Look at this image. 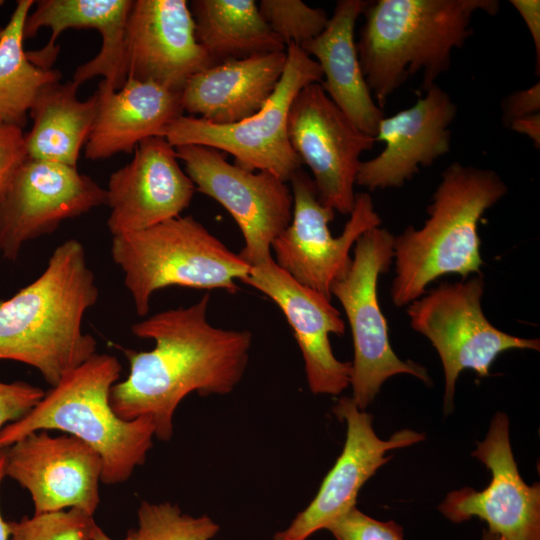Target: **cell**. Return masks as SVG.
Returning a JSON list of instances; mask_svg holds the SVG:
<instances>
[{"mask_svg": "<svg viewBox=\"0 0 540 540\" xmlns=\"http://www.w3.org/2000/svg\"><path fill=\"white\" fill-rule=\"evenodd\" d=\"M482 540H505L498 534L492 533L489 530H483Z\"/></svg>", "mask_w": 540, "mask_h": 540, "instance_id": "f35d334b", "label": "cell"}, {"mask_svg": "<svg viewBox=\"0 0 540 540\" xmlns=\"http://www.w3.org/2000/svg\"><path fill=\"white\" fill-rule=\"evenodd\" d=\"M113 261L124 274L136 312L146 316L153 293L169 286L238 290L250 266L193 216L113 236Z\"/></svg>", "mask_w": 540, "mask_h": 540, "instance_id": "8992f818", "label": "cell"}, {"mask_svg": "<svg viewBox=\"0 0 540 540\" xmlns=\"http://www.w3.org/2000/svg\"><path fill=\"white\" fill-rule=\"evenodd\" d=\"M78 87L56 80L39 89L28 113L33 124L24 137L27 157L77 167L99 107L97 92L82 101Z\"/></svg>", "mask_w": 540, "mask_h": 540, "instance_id": "d4e9b609", "label": "cell"}, {"mask_svg": "<svg viewBox=\"0 0 540 540\" xmlns=\"http://www.w3.org/2000/svg\"><path fill=\"white\" fill-rule=\"evenodd\" d=\"M329 530L336 540H404L403 529L395 521H379L354 507L332 523Z\"/></svg>", "mask_w": 540, "mask_h": 540, "instance_id": "4dcf8cb0", "label": "cell"}, {"mask_svg": "<svg viewBox=\"0 0 540 540\" xmlns=\"http://www.w3.org/2000/svg\"><path fill=\"white\" fill-rule=\"evenodd\" d=\"M505 126L519 118L540 113V83L507 95L501 104Z\"/></svg>", "mask_w": 540, "mask_h": 540, "instance_id": "836d02e7", "label": "cell"}, {"mask_svg": "<svg viewBox=\"0 0 540 540\" xmlns=\"http://www.w3.org/2000/svg\"><path fill=\"white\" fill-rule=\"evenodd\" d=\"M335 416L346 423V439L341 454L308 504L273 540H307L327 529L356 507L362 486L386 464L391 450L408 447L425 439L410 429L395 432L387 440L379 438L372 426V415L360 410L352 397L344 396L333 407Z\"/></svg>", "mask_w": 540, "mask_h": 540, "instance_id": "5bb4252c", "label": "cell"}, {"mask_svg": "<svg viewBox=\"0 0 540 540\" xmlns=\"http://www.w3.org/2000/svg\"><path fill=\"white\" fill-rule=\"evenodd\" d=\"M102 467L100 455L69 434L40 430L6 448L5 474L30 493L34 514L76 508L94 515Z\"/></svg>", "mask_w": 540, "mask_h": 540, "instance_id": "2e32d148", "label": "cell"}, {"mask_svg": "<svg viewBox=\"0 0 540 540\" xmlns=\"http://www.w3.org/2000/svg\"><path fill=\"white\" fill-rule=\"evenodd\" d=\"M508 127L517 133L528 136L537 149L540 147V113L516 119Z\"/></svg>", "mask_w": 540, "mask_h": 540, "instance_id": "d590c367", "label": "cell"}, {"mask_svg": "<svg viewBox=\"0 0 540 540\" xmlns=\"http://www.w3.org/2000/svg\"><path fill=\"white\" fill-rule=\"evenodd\" d=\"M484 287L482 274L442 282L407 305L410 326L431 342L441 360L446 414L453 409L456 382L463 370L486 377L500 353L540 350L539 339L510 335L489 322L481 306Z\"/></svg>", "mask_w": 540, "mask_h": 540, "instance_id": "9c48e42d", "label": "cell"}, {"mask_svg": "<svg viewBox=\"0 0 540 540\" xmlns=\"http://www.w3.org/2000/svg\"><path fill=\"white\" fill-rule=\"evenodd\" d=\"M189 7L197 41L214 64L286 50L253 0H193Z\"/></svg>", "mask_w": 540, "mask_h": 540, "instance_id": "484cf974", "label": "cell"}, {"mask_svg": "<svg viewBox=\"0 0 540 540\" xmlns=\"http://www.w3.org/2000/svg\"><path fill=\"white\" fill-rule=\"evenodd\" d=\"M2 30H3V28L0 27V36H1Z\"/></svg>", "mask_w": 540, "mask_h": 540, "instance_id": "ab89813d", "label": "cell"}, {"mask_svg": "<svg viewBox=\"0 0 540 540\" xmlns=\"http://www.w3.org/2000/svg\"><path fill=\"white\" fill-rule=\"evenodd\" d=\"M269 297L283 312L300 348L310 391L339 395L350 385L351 362L333 354L330 334L341 336L345 323L324 295L292 279L273 257L240 280Z\"/></svg>", "mask_w": 540, "mask_h": 540, "instance_id": "ac0fdd59", "label": "cell"}, {"mask_svg": "<svg viewBox=\"0 0 540 540\" xmlns=\"http://www.w3.org/2000/svg\"><path fill=\"white\" fill-rule=\"evenodd\" d=\"M497 0H377L363 11L356 43L362 73L380 109L412 75L425 92L448 71L451 54L473 34L472 16H494Z\"/></svg>", "mask_w": 540, "mask_h": 540, "instance_id": "3957f363", "label": "cell"}, {"mask_svg": "<svg viewBox=\"0 0 540 540\" xmlns=\"http://www.w3.org/2000/svg\"><path fill=\"white\" fill-rule=\"evenodd\" d=\"M98 296L82 243L59 244L36 280L0 300V360L30 365L56 386L96 354L82 320Z\"/></svg>", "mask_w": 540, "mask_h": 540, "instance_id": "7a4b0ae2", "label": "cell"}, {"mask_svg": "<svg viewBox=\"0 0 540 540\" xmlns=\"http://www.w3.org/2000/svg\"><path fill=\"white\" fill-rule=\"evenodd\" d=\"M94 515L71 508L8 521L9 540H92Z\"/></svg>", "mask_w": 540, "mask_h": 540, "instance_id": "f546056e", "label": "cell"}, {"mask_svg": "<svg viewBox=\"0 0 540 540\" xmlns=\"http://www.w3.org/2000/svg\"><path fill=\"white\" fill-rule=\"evenodd\" d=\"M290 144L313 175L319 200L347 215L355 203L360 155L376 140L361 131L328 97L320 83L294 98L287 120Z\"/></svg>", "mask_w": 540, "mask_h": 540, "instance_id": "7c38bea8", "label": "cell"}, {"mask_svg": "<svg viewBox=\"0 0 540 540\" xmlns=\"http://www.w3.org/2000/svg\"><path fill=\"white\" fill-rule=\"evenodd\" d=\"M6 468V448L0 449V485L5 474ZM10 537V527L9 522L4 521L1 512H0V540H9Z\"/></svg>", "mask_w": 540, "mask_h": 540, "instance_id": "8d00e7d4", "label": "cell"}, {"mask_svg": "<svg viewBox=\"0 0 540 540\" xmlns=\"http://www.w3.org/2000/svg\"><path fill=\"white\" fill-rule=\"evenodd\" d=\"M175 150L196 191L223 206L241 230L239 257L249 266L272 258L271 245L292 218L293 198L286 182L232 164L212 147L187 144Z\"/></svg>", "mask_w": 540, "mask_h": 540, "instance_id": "8fae6325", "label": "cell"}, {"mask_svg": "<svg viewBox=\"0 0 540 540\" xmlns=\"http://www.w3.org/2000/svg\"><path fill=\"white\" fill-rule=\"evenodd\" d=\"M45 392L24 381H0V430L31 411L44 397Z\"/></svg>", "mask_w": 540, "mask_h": 540, "instance_id": "1f68e13d", "label": "cell"}, {"mask_svg": "<svg viewBox=\"0 0 540 540\" xmlns=\"http://www.w3.org/2000/svg\"><path fill=\"white\" fill-rule=\"evenodd\" d=\"M392 235L380 226L365 231L354 244L347 273L331 286L348 319L354 347L350 385L360 410L373 402L383 383L399 374L431 382L427 370L413 361L401 360L393 351L388 326L378 300V279L393 260Z\"/></svg>", "mask_w": 540, "mask_h": 540, "instance_id": "ba28073f", "label": "cell"}, {"mask_svg": "<svg viewBox=\"0 0 540 540\" xmlns=\"http://www.w3.org/2000/svg\"><path fill=\"white\" fill-rule=\"evenodd\" d=\"M24 137L22 128L0 122V196L16 169L27 158Z\"/></svg>", "mask_w": 540, "mask_h": 540, "instance_id": "d6a6232c", "label": "cell"}, {"mask_svg": "<svg viewBox=\"0 0 540 540\" xmlns=\"http://www.w3.org/2000/svg\"><path fill=\"white\" fill-rule=\"evenodd\" d=\"M133 0H39L24 23V39L34 37L40 28H49L47 44L35 51H26L35 66L50 70L59 54L56 44L66 29H96L102 37L99 53L76 68L72 81L80 86L96 76H103L102 86L120 89L127 80L124 39L127 17Z\"/></svg>", "mask_w": 540, "mask_h": 540, "instance_id": "44dd1931", "label": "cell"}, {"mask_svg": "<svg viewBox=\"0 0 540 540\" xmlns=\"http://www.w3.org/2000/svg\"><path fill=\"white\" fill-rule=\"evenodd\" d=\"M98 112L85 144L91 160L131 153L143 140L164 137L167 127L184 111L180 93L151 81L127 78L118 90L99 84Z\"/></svg>", "mask_w": 540, "mask_h": 540, "instance_id": "603a6c76", "label": "cell"}, {"mask_svg": "<svg viewBox=\"0 0 540 540\" xmlns=\"http://www.w3.org/2000/svg\"><path fill=\"white\" fill-rule=\"evenodd\" d=\"M209 302L205 293L191 306L168 309L131 326L134 335L153 340L155 346L123 350L129 373L111 388L110 405L124 420L150 417L161 441L171 439L174 413L188 394H229L246 371L252 333L211 325Z\"/></svg>", "mask_w": 540, "mask_h": 540, "instance_id": "6da1fadb", "label": "cell"}, {"mask_svg": "<svg viewBox=\"0 0 540 540\" xmlns=\"http://www.w3.org/2000/svg\"><path fill=\"white\" fill-rule=\"evenodd\" d=\"M132 160L113 172L106 189L113 236L140 231L180 216L196 191L164 137H150L134 149Z\"/></svg>", "mask_w": 540, "mask_h": 540, "instance_id": "d6986e66", "label": "cell"}, {"mask_svg": "<svg viewBox=\"0 0 540 540\" xmlns=\"http://www.w3.org/2000/svg\"><path fill=\"white\" fill-rule=\"evenodd\" d=\"M286 63L279 83L264 106L254 115L229 125L201 118H176L164 138L174 147L197 144L234 157V164L249 171H266L284 182L301 169L287 131L290 106L305 86L322 82L319 64L300 46H286Z\"/></svg>", "mask_w": 540, "mask_h": 540, "instance_id": "52a82bcc", "label": "cell"}, {"mask_svg": "<svg viewBox=\"0 0 540 540\" xmlns=\"http://www.w3.org/2000/svg\"><path fill=\"white\" fill-rule=\"evenodd\" d=\"M293 198L289 225L273 241L275 263L299 284L332 298V284L343 277L352 262L350 250L367 230L380 226L369 193L355 194L350 218L342 233L329 228L335 211L321 203L312 178L301 169L289 180Z\"/></svg>", "mask_w": 540, "mask_h": 540, "instance_id": "30bf717a", "label": "cell"}, {"mask_svg": "<svg viewBox=\"0 0 540 540\" xmlns=\"http://www.w3.org/2000/svg\"><path fill=\"white\" fill-rule=\"evenodd\" d=\"M472 456L491 471L490 484L480 491L464 487L450 492L440 512L454 523L478 517L505 540H540V486L527 485L519 474L505 413L494 415Z\"/></svg>", "mask_w": 540, "mask_h": 540, "instance_id": "9a60e30c", "label": "cell"}, {"mask_svg": "<svg viewBox=\"0 0 540 540\" xmlns=\"http://www.w3.org/2000/svg\"><path fill=\"white\" fill-rule=\"evenodd\" d=\"M457 106L450 95L433 84L417 102L383 117L375 140L385 144L376 157L361 161L356 184L369 191L401 188L420 171L450 151Z\"/></svg>", "mask_w": 540, "mask_h": 540, "instance_id": "ffe728a7", "label": "cell"}, {"mask_svg": "<svg viewBox=\"0 0 540 540\" xmlns=\"http://www.w3.org/2000/svg\"><path fill=\"white\" fill-rule=\"evenodd\" d=\"M106 202V189L77 167L27 157L0 196V253L16 261L26 242Z\"/></svg>", "mask_w": 540, "mask_h": 540, "instance_id": "4fadbf2b", "label": "cell"}, {"mask_svg": "<svg viewBox=\"0 0 540 540\" xmlns=\"http://www.w3.org/2000/svg\"><path fill=\"white\" fill-rule=\"evenodd\" d=\"M286 51L230 59L191 76L180 93L190 116L216 125L240 122L256 114L279 83Z\"/></svg>", "mask_w": 540, "mask_h": 540, "instance_id": "7402d4cb", "label": "cell"}, {"mask_svg": "<svg viewBox=\"0 0 540 540\" xmlns=\"http://www.w3.org/2000/svg\"><path fill=\"white\" fill-rule=\"evenodd\" d=\"M137 517L140 540H211L220 530L209 516H191L170 502L143 501Z\"/></svg>", "mask_w": 540, "mask_h": 540, "instance_id": "83f0119b", "label": "cell"}, {"mask_svg": "<svg viewBox=\"0 0 540 540\" xmlns=\"http://www.w3.org/2000/svg\"><path fill=\"white\" fill-rule=\"evenodd\" d=\"M33 0H19L0 36V122L24 128L30 106L39 89L60 80L55 69L31 63L23 48L24 23Z\"/></svg>", "mask_w": 540, "mask_h": 540, "instance_id": "4316f807", "label": "cell"}, {"mask_svg": "<svg viewBox=\"0 0 540 540\" xmlns=\"http://www.w3.org/2000/svg\"><path fill=\"white\" fill-rule=\"evenodd\" d=\"M365 0H339L324 30L301 46L320 66L321 86L333 103L364 133L375 138L384 117L365 81L356 42V21Z\"/></svg>", "mask_w": 540, "mask_h": 540, "instance_id": "cb8c5ba5", "label": "cell"}, {"mask_svg": "<svg viewBox=\"0 0 540 540\" xmlns=\"http://www.w3.org/2000/svg\"><path fill=\"white\" fill-rule=\"evenodd\" d=\"M121 373L118 359L95 354L45 393L22 418L0 430V449L40 430H60L92 447L102 459L101 482L127 481L153 446L150 417L124 420L110 405V391Z\"/></svg>", "mask_w": 540, "mask_h": 540, "instance_id": "5b68a950", "label": "cell"}, {"mask_svg": "<svg viewBox=\"0 0 540 540\" xmlns=\"http://www.w3.org/2000/svg\"><path fill=\"white\" fill-rule=\"evenodd\" d=\"M511 5L517 10L530 32L535 48V73L540 71V1L511 0Z\"/></svg>", "mask_w": 540, "mask_h": 540, "instance_id": "e575fe53", "label": "cell"}, {"mask_svg": "<svg viewBox=\"0 0 540 540\" xmlns=\"http://www.w3.org/2000/svg\"><path fill=\"white\" fill-rule=\"evenodd\" d=\"M261 15L285 44L302 46L318 36L329 17L325 10L313 8L300 0H261Z\"/></svg>", "mask_w": 540, "mask_h": 540, "instance_id": "f1b7e54d", "label": "cell"}, {"mask_svg": "<svg viewBox=\"0 0 540 540\" xmlns=\"http://www.w3.org/2000/svg\"><path fill=\"white\" fill-rule=\"evenodd\" d=\"M507 192L495 171L451 163L441 174L423 226H408L394 236L393 304L407 306L446 274L462 279L482 274L478 222Z\"/></svg>", "mask_w": 540, "mask_h": 540, "instance_id": "277c9868", "label": "cell"}, {"mask_svg": "<svg viewBox=\"0 0 540 540\" xmlns=\"http://www.w3.org/2000/svg\"><path fill=\"white\" fill-rule=\"evenodd\" d=\"M92 540H114L110 538L97 524L94 527ZM121 540H140L136 530H129L127 536Z\"/></svg>", "mask_w": 540, "mask_h": 540, "instance_id": "74e56055", "label": "cell"}, {"mask_svg": "<svg viewBox=\"0 0 540 540\" xmlns=\"http://www.w3.org/2000/svg\"><path fill=\"white\" fill-rule=\"evenodd\" d=\"M127 78L181 93L187 80L214 65L198 43L185 0H133L125 28Z\"/></svg>", "mask_w": 540, "mask_h": 540, "instance_id": "e0dca14e", "label": "cell"}]
</instances>
